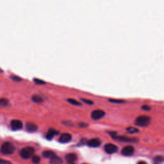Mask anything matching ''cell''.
I'll return each instance as SVG.
<instances>
[{
  "label": "cell",
  "mask_w": 164,
  "mask_h": 164,
  "mask_svg": "<svg viewBox=\"0 0 164 164\" xmlns=\"http://www.w3.org/2000/svg\"><path fill=\"white\" fill-rule=\"evenodd\" d=\"M151 123V118L149 117V116L147 115H141L138 117L135 121V124L138 126L140 127H146L148 126V125Z\"/></svg>",
  "instance_id": "1"
},
{
  "label": "cell",
  "mask_w": 164,
  "mask_h": 164,
  "mask_svg": "<svg viewBox=\"0 0 164 164\" xmlns=\"http://www.w3.org/2000/svg\"><path fill=\"white\" fill-rule=\"evenodd\" d=\"M0 151L3 154H11L15 151V147L10 142H5L1 146Z\"/></svg>",
  "instance_id": "2"
},
{
  "label": "cell",
  "mask_w": 164,
  "mask_h": 164,
  "mask_svg": "<svg viewBox=\"0 0 164 164\" xmlns=\"http://www.w3.org/2000/svg\"><path fill=\"white\" fill-rule=\"evenodd\" d=\"M35 153V149L32 147H27L22 149L20 152L21 157L24 159H28L30 158H32L33 154Z\"/></svg>",
  "instance_id": "3"
},
{
  "label": "cell",
  "mask_w": 164,
  "mask_h": 164,
  "mask_svg": "<svg viewBox=\"0 0 164 164\" xmlns=\"http://www.w3.org/2000/svg\"><path fill=\"white\" fill-rule=\"evenodd\" d=\"M109 133L114 139L117 140L121 142H134L138 141V140L135 139V138H130V137H128L125 136H117V134H116V133H114V132H109Z\"/></svg>",
  "instance_id": "4"
},
{
  "label": "cell",
  "mask_w": 164,
  "mask_h": 164,
  "mask_svg": "<svg viewBox=\"0 0 164 164\" xmlns=\"http://www.w3.org/2000/svg\"><path fill=\"white\" fill-rule=\"evenodd\" d=\"M105 115V112L101 110H94L91 113V118L94 120H100Z\"/></svg>",
  "instance_id": "5"
},
{
  "label": "cell",
  "mask_w": 164,
  "mask_h": 164,
  "mask_svg": "<svg viewBox=\"0 0 164 164\" xmlns=\"http://www.w3.org/2000/svg\"><path fill=\"white\" fill-rule=\"evenodd\" d=\"M104 149H105V152L108 154H114V153L117 152L118 150V148L117 146L115 144H111V143L106 144L105 146Z\"/></svg>",
  "instance_id": "6"
},
{
  "label": "cell",
  "mask_w": 164,
  "mask_h": 164,
  "mask_svg": "<svg viewBox=\"0 0 164 164\" xmlns=\"http://www.w3.org/2000/svg\"><path fill=\"white\" fill-rule=\"evenodd\" d=\"M135 152V148L132 146H127L122 149L121 154L123 156L129 157L133 154Z\"/></svg>",
  "instance_id": "7"
},
{
  "label": "cell",
  "mask_w": 164,
  "mask_h": 164,
  "mask_svg": "<svg viewBox=\"0 0 164 164\" xmlns=\"http://www.w3.org/2000/svg\"><path fill=\"white\" fill-rule=\"evenodd\" d=\"M10 126L13 130H19L23 128V123L19 120H12L10 122Z\"/></svg>",
  "instance_id": "8"
},
{
  "label": "cell",
  "mask_w": 164,
  "mask_h": 164,
  "mask_svg": "<svg viewBox=\"0 0 164 164\" xmlns=\"http://www.w3.org/2000/svg\"><path fill=\"white\" fill-rule=\"evenodd\" d=\"M72 139V136L70 133H64L63 134L60 135L59 138V142L60 143L62 144H66L69 142Z\"/></svg>",
  "instance_id": "9"
},
{
  "label": "cell",
  "mask_w": 164,
  "mask_h": 164,
  "mask_svg": "<svg viewBox=\"0 0 164 164\" xmlns=\"http://www.w3.org/2000/svg\"><path fill=\"white\" fill-rule=\"evenodd\" d=\"M101 140L99 139H92L87 142V144L91 148H98L101 145Z\"/></svg>",
  "instance_id": "10"
},
{
  "label": "cell",
  "mask_w": 164,
  "mask_h": 164,
  "mask_svg": "<svg viewBox=\"0 0 164 164\" xmlns=\"http://www.w3.org/2000/svg\"><path fill=\"white\" fill-rule=\"evenodd\" d=\"M77 155L75 153H69L66 156V160L69 163H74L77 160Z\"/></svg>",
  "instance_id": "11"
},
{
  "label": "cell",
  "mask_w": 164,
  "mask_h": 164,
  "mask_svg": "<svg viewBox=\"0 0 164 164\" xmlns=\"http://www.w3.org/2000/svg\"><path fill=\"white\" fill-rule=\"evenodd\" d=\"M26 128L27 130L30 132H34L37 129V126L33 123H27L26 124Z\"/></svg>",
  "instance_id": "12"
},
{
  "label": "cell",
  "mask_w": 164,
  "mask_h": 164,
  "mask_svg": "<svg viewBox=\"0 0 164 164\" xmlns=\"http://www.w3.org/2000/svg\"><path fill=\"white\" fill-rule=\"evenodd\" d=\"M57 134H58V131H56L55 129H49L46 134V139L48 140H51L55 135H57Z\"/></svg>",
  "instance_id": "13"
},
{
  "label": "cell",
  "mask_w": 164,
  "mask_h": 164,
  "mask_svg": "<svg viewBox=\"0 0 164 164\" xmlns=\"http://www.w3.org/2000/svg\"><path fill=\"white\" fill-rule=\"evenodd\" d=\"M63 161L61 158L57 156H54L50 159V164H62Z\"/></svg>",
  "instance_id": "14"
},
{
  "label": "cell",
  "mask_w": 164,
  "mask_h": 164,
  "mask_svg": "<svg viewBox=\"0 0 164 164\" xmlns=\"http://www.w3.org/2000/svg\"><path fill=\"white\" fill-rule=\"evenodd\" d=\"M42 155L44 158L51 159V158L55 156V154L54 152L51 151H45L42 153Z\"/></svg>",
  "instance_id": "15"
},
{
  "label": "cell",
  "mask_w": 164,
  "mask_h": 164,
  "mask_svg": "<svg viewBox=\"0 0 164 164\" xmlns=\"http://www.w3.org/2000/svg\"><path fill=\"white\" fill-rule=\"evenodd\" d=\"M32 100L33 102L37 103H41L43 102V99L41 96H38V95H33L32 98Z\"/></svg>",
  "instance_id": "16"
},
{
  "label": "cell",
  "mask_w": 164,
  "mask_h": 164,
  "mask_svg": "<svg viewBox=\"0 0 164 164\" xmlns=\"http://www.w3.org/2000/svg\"><path fill=\"white\" fill-rule=\"evenodd\" d=\"M9 104V101L6 98H0V106L5 107Z\"/></svg>",
  "instance_id": "17"
},
{
  "label": "cell",
  "mask_w": 164,
  "mask_h": 164,
  "mask_svg": "<svg viewBox=\"0 0 164 164\" xmlns=\"http://www.w3.org/2000/svg\"><path fill=\"white\" fill-rule=\"evenodd\" d=\"M126 130L128 133H138L139 132V129H137L136 128H134V127H129V128H126Z\"/></svg>",
  "instance_id": "18"
},
{
  "label": "cell",
  "mask_w": 164,
  "mask_h": 164,
  "mask_svg": "<svg viewBox=\"0 0 164 164\" xmlns=\"http://www.w3.org/2000/svg\"><path fill=\"white\" fill-rule=\"evenodd\" d=\"M67 101L71 103V105H75V106H80L81 105V103L80 102H78V101H76V100H74V99H68Z\"/></svg>",
  "instance_id": "19"
},
{
  "label": "cell",
  "mask_w": 164,
  "mask_h": 164,
  "mask_svg": "<svg viewBox=\"0 0 164 164\" xmlns=\"http://www.w3.org/2000/svg\"><path fill=\"white\" fill-rule=\"evenodd\" d=\"M154 160L156 163H160L164 161V157L159 155V156H157L154 158Z\"/></svg>",
  "instance_id": "20"
},
{
  "label": "cell",
  "mask_w": 164,
  "mask_h": 164,
  "mask_svg": "<svg viewBox=\"0 0 164 164\" xmlns=\"http://www.w3.org/2000/svg\"><path fill=\"white\" fill-rule=\"evenodd\" d=\"M32 162L34 164H38L41 162V158L39 157L36 156V155L34 156L33 155L32 157Z\"/></svg>",
  "instance_id": "21"
},
{
  "label": "cell",
  "mask_w": 164,
  "mask_h": 164,
  "mask_svg": "<svg viewBox=\"0 0 164 164\" xmlns=\"http://www.w3.org/2000/svg\"><path fill=\"white\" fill-rule=\"evenodd\" d=\"M33 81L37 85H44V84H46V82L45 81H44L42 80H40V79L34 78Z\"/></svg>",
  "instance_id": "22"
},
{
  "label": "cell",
  "mask_w": 164,
  "mask_h": 164,
  "mask_svg": "<svg viewBox=\"0 0 164 164\" xmlns=\"http://www.w3.org/2000/svg\"><path fill=\"white\" fill-rule=\"evenodd\" d=\"M110 102L114 103H123L124 101L121 100H115V99H110L109 100Z\"/></svg>",
  "instance_id": "23"
},
{
  "label": "cell",
  "mask_w": 164,
  "mask_h": 164,
  "mask_svg": "<svg viewBox=\"0 0 164 164\" xmlns=\"http://www.w3.org/2000/svg\"><path fill=\"white\" fill-rule=\"evenodd\" d=\"M81 100L83 101L84 103H87V104H88V105H91L93 104V102L92 101L89 100H86V99H81Z\"/></svg>",
  "instance_id": "24"
},
{
  "label": "cell",
  "mask_w": 164,
  "mask_h": 164,
  "mask_svg": "<svg viewBox=\"0 0 164 164\" xmlns=\"http://www.w3.org/2000/svg\"><path fill=\"white\" fill-rule=\"evenodd\" d=\"M0 164H12V163L9 161H7V160H3L1 158H0Z\"/></svg>",
  "instance_id": "25"
},
{
  "label": "cell",
  "mask_w": 164,
  "mask_h": 164,
  "mask_svg": "<svg viewBox=\"0 0 164 164\" xmlns=\"http://www.w3.org/2000/svg\"><path fill=\"white\" fill-rule=\"evenodd\" d=\"M142 109L144 110H146V111H149L150 110V107L148 106V105H144L142 106Z\"/></svg>",
  "instance_id": "26"
},
{
  "label": "cell",
  "mask_w": 164,
  "mask_h": 164,
  "mask_svg": "<svg viewBox=\"0 0 164 164\" xmlns=\"http://www.w3.org/2000/svg\"><path fill=\"white\" fill-rule=\"evenodd\" d=\"M11 78L14 80V81H21V78H20L18 77V76H11Z\"/></svg>",
  "instance_id": "27"
},
{
  "label": "cell",
  "mask_w": 164,
  "mask_h": 164,
  "mask_svg": "<svg viewBox=\"0 0 164 164\" xmlns=\"http://www.w3.org/2000/svg\"><path fill=\"white\" fill-rule=\"evenodd\" d=\"M79 126L81 128H85V127H87L88 126V124L87 123H81L79 124Z\"/></svg>",
  "instance_id": "28"
},
{
  "label": "cell",
  "mask_w": 164,
  "mask_h": 164,
  "mask_svg": "<svg viewBox=\"0 0 164 164\" xmlns=\"http://www.w3.org/2000/svg\"><path fill=\"white\" fill-rule=\"evenodd\" d=\"M137 164H147V163L144 161H140V162H139V163H138Z\"/></svg>",
  "instance_id": "29"
},
{
  "label": "cell",
  "mask_w": 164,
  "mask_h": 164,
  "mask_svg": "<svg viewBox=\"0 0 164 164\" xmlns=\"http://www.w3.org/2000/svg\"><path fill=\"white\" fill-rule=\"evenodd\" d=\"M0 72H2V70L1 69V68H0Z\"/></svg>",
  "instance_id": "30"
},
{
  "label": "cell",
  "mask_w": 164,
  "mask_h": 164,
  "mask_svg": "<svg viewBox=\"0 0 164 164\" xmlns=\"http://www.w3.org/2000/svg\"><path fill=\"white\" fill-rule=\"evenodd\" d=\"M70 164H75V163H70Z\"/></svg>",
  "instance_id": "31"
},
{
  "label": "cell",
  "mask_w": 164,
  "mask_h": 164,
  "mask_svg": "<svg viewBox=\"0 0 164 164\" xmlns=\"http://www.w3.org/2000/svg\"><path fill=\"white\" fill-rule=\"evenodd\" d=\"M83 164H87V163H83Z\"/></svg>",
  "instance_id": "32"
}]
</instances>
